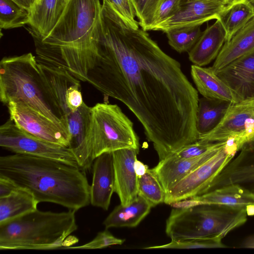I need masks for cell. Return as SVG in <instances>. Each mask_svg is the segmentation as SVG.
<instances>
[{"instance_id":"obj_3","label":"cell","mask_w":254,"mask_h":254,"mask_svg":"<svg viewBox=\"0 0 254 254\" xmlns=\"http://www.w3.org/2000/svg\"><path fill=\"white\" fill-rule=\"evenodd\" d=\"M101 7L100 0H67L50 34L41 38L56 46L60 65L78 73H85L92 67L97 55L93 33Z\"/></svg>"},{"instance_id":"obj_1","label":"cell","mask_w":254,"mask_h":254,"mask_svg":"<svg viewBox=\"0 0 254 254\" xmlns=\"http://www.w3.org/2000/svg\"><path fill=\"white\" fill-rule=\"evenodd\" d=\"M98 56L86 81L123 102L142 124L159 160L198 140V91L180 64L103 0L93 33Z\"/></svg>"},{"instance_id":"obj_28","label":"cell","mask_w":254,"mask_h":254,"mask_svg":"<svg viewBox=\"0 0 254 254\" xmlns=\"http://www.w3.org/2000/svg\"><path fill=\"white\" fill-rule=\"evenodd\" d=\"M91 107L84 102L75 111L66 116L69 136V148L75 157L85 138L90 123Z\"/></svg>"},{"instance_id":"obj_38","label":"cell","mask_w":254,"mask_h":254,"mask_svg":"<svg viewBox=\"0 0 254 254\" xmlns=\"http://www.w3.org/2000/svg\"><path fill=\"white\" fill-rule=\"evenodd\" d=\"M19 188L10 180L0 176V198L10 194Z\"/></svg>"},{"instance_id":"obj_42","label":"cell","mask_w":254,"mask_h":254,"mask_svg":"<svg viewBox=\"0 0 254 254\" xmlns=\"http://www.w3.org/2000/svg\"><path fill=\"white\" fill-rule=\"evenodd\" d=\"M219 0L227 5V4H228L231 3L235 0Z\"/></svg>"},{"instance_id":"obj_16","label":"cell","mask_w":254,"mask_h":254,"mask_svg":"<svg viewBox=\"0 0 254 254\" xmlns=\"http://www.w3.org/2000/svg\"><path fill=\"white\" fill-rule=\"evenodd\" d=\"M138 149L126 148L112 152L115 172V192L121 204L127 205L138 196V177L134 168Z\"/></svg>"},{"instance_id":"obj_23","label":"cell","mask_w":254,"mask_h":254,"mask_svg":"<svg viewBox=\"0 0 254 254\" xmlns=\"http://www.w3.org/2000/svg\"><path fill=\"white\" fill-rule=\"evenodd\" d=\"M194 205L219 204L237 207L254 205V194L237 184L225 186L186 200Z\"/></svg>"},{"instance_id":"obj_5","label":"cell","mask_w":254,"mask_h":254,"mask_svg":"<svg viewBox=\"0 0 254 254\" xmlns=\"http://www.w3.org/2000/svg\"><path fill=\"white\" fill-rule=\"evenodd\" d=\"M75 213L37 209L0 224V250H48L64 246L65 239L77 229Z\"/></svg>"},{"instance_id":"obj_34","label":"cell","mask_w":254,"mask_h":254,"mask_svg":"<svg viewBox=\"0 0 254 254\" xmlns=\"http://www.w3.org/2000/svg\"><path fill=\"white\" fill-rule=\"evenodd\" d=\"M226 142V141L212 142L198 140L183 147L169 156H171L177 158L183 159L194 158L199 156L216 147L221 146Z\"/></svg>"},{"instance_id":"obj_14","label":"cell","mask_w":254,"mask_h":254,"mask_svg":"<svg viewBox=\"0 0 254 254\" xmlns=\"http://www.w3.org/2000/svg\"><path fill=\"white\" fill-rule=\"evenodd\" d=\"M237 184L254 194V142L244 145L213 179L206 191Z\"/></svg>"},{"instance_id":"obj_8","label":"cell","mask_w":254,"mask_h":254,"mask_svg":"<svg viewBox=\"0 0 254 254\" xmlns=\"http://www.w3.org/2000/svg\"><path fill=\"white\" fill-rule=\"evenodd\" d=\"M238 151L235 144L226 141L213 156L170 189L166 192L164 203L176 204L204 193L213 179Z\"/></svg>"},{"instance_id":"obj_27","label":"cell","mask_w":254,"mask_h":254,"mask_svg":"<svg viewBox=\"0 0 254 254\" xmlns=\"http://www.w3.org/2000/svg\"><path fill=\"white\" fill-rule=\"evenodd\" d=\"M231 104L204 97L199 99L196 117L198 136L215 128L224 118Z\"/></svg>"},{"instance_id":"obj_17","label":"cell","mask_w":254,"mask_h":254,"mask_svg":"<svg viewBox=\"0 0 254 254\" xmlns=\"http://www.w3.org/2000/svg\"><path fill=\"white\" fill-rule=\"evenodd\" d=\"M115 172L112 152L103 153L94 160L90 188V202L107 210L115 192Z\"/></svg>"},{"instance_id":"obj_24","label":"cell","mask_w":254,"mask_h":254,"mask_svg":"<svg viewBox=\"0 0 254 254\" xmlns=\"http://www.w3.org/2000/svg\"><path fill=\"white\" fill-rule=\"evenodd\" d=\"M152 206L138 195L130 203L117 206L103 222L106 229L111 228L136 227L149 213Z\"/></svg>"},{"instance_id":"obj_12","label":"cell","mask_w":254,"mask_h":254,"mask_svg":"<svg viewBox=\"0 0 254 254\" xmlns=\"http://www.w3.org/2000/svg\"><path fill=\"white\" fill-rule=\"evenodd\" d=\"M37 62L44 80L66 122V116L83 103L79 80L64 68Z\"/></svg>"},{"instance_id":"obj_22","label":"cell","mask_w":254,"mask_h":254,"mask_svg":"<svg viewBox=\"0 0 254 254\" xmlns=\"http://www.w3.org/2000/svg\"><path fill=\"white\" fill-rule=\"evenodd\" d=\"M191 75L197 91L203 97L232 104L238 101L229 87L209 67L193 64Z\"/></svg>"},{"instance_id":"obj_43","label":"cell","mask_w":254,"mask_h":254,"mask_svg":"<svg viewBox=\"0 0 254 254\" xmlns=\"http://www.w3.org/2000/svg\"><path fill=\"white\" fill-rule=\"evenodd\" d=\"M254 7V0H248Z\"/></svg>"},{"instance_id":"obj_26","label":"cell","mask_w":254,"mask_h":254,"mask_svg":"<svg viewBox=\"0 0 254 254\" xmlns=\"http://www.w3.org/2000/svg\"><path fill=\"white\" fill-rule=\"evenodd\" d=\"M254 17V7L248 0H235L226 5L217 19L226 32L227 41Z\"/></svg>"},{"instance_id":"obj_39","label":"cell","mask_w":254,"mask_h":254,"mask_svg":"<svg viewBox=\"0 0 254 254\" xmlns=\"http://www.w3.org/2000/svg\"><path fill=\"white\" fill-rule=\"evenodd\" d=\"M134 168L135 172L138 178L144 175L149 169L148 167L146 165L137 159H136L134 162Z\"/></svg>"},{"instance_id":"obj_10","label":"cell","mask_w":254,"mask_h":254,"mask_svg":"<svg viewBox=\"0 0 254 254\" xmlns=\"http://www.w3.org/2000/svg\"><path fill=\"white\" fill-rule=\"evenodd\" d=\"M0 146L15 153L50 158L79 167L69 148L47 142L26 132L10 119L0 127Z\"/></svg>"},{"instance_id":"obj_31","label":"cell","mask_w":254,"mask_h":254,"mask_svg":"<svg viewBox=\"0 0 254 254\" xmlns=\"http://www.w3.org/2000/svg\"><path fill=\"white\" fill-rule=\"evenodd\" d=\"M138 195L152 207L164 202L166 191L152 169L138 179Z\"/></svg>"},{"instance_id":"obj_25","label":"cell","mask_w":254,"mask_h":254,"mask_svg":"<svg viewBox=\"0 0 254 254\" xmlns=\"http://www.w3.org/2000/svg\"><path fill=\"white\" fill-rule=\"evenodd\" d=\"M38 203L32 193L19 188L10 194L0 198V224L36 210Z\"/></svg>"},{"instance_id":"obj_15","label":"cell","mask_w":254,"mask_h":254,"mask_svg":"<svg viewBox=\"0 0 254 254\" xmlns=\"http://www.w3.org/2000/svg\"><path fill=\"white\" fill-rule=\"evenodd\" d=\"M215 73L229 87L238 102L254 98V50Z\"/></svg>"},{"instance_id":"obj_6","label":"cell","mask_w":254,"mask_h":254,"mask_svg":"<svg viewBox=\"0 0 254 254\" xmlns=\"http://www.w3.org/2000/svg\"><path fill=\"white\" fill-rule=\"evenodd\" d=\"M126 148L139 149L132 122L117 105L97 103L91 107L86 135L75 155L79 167L89 169L99 155Z\"/></svg>"},{"instance_id":"obj_9","label":"cell","mask_w":254,"mask_h":254,"mask_svg":"<svg viewBox=\"0 0 254 254\" xmlns=\"http://www.w3.org/2000/svg\"><path fill=\"white\" fill-rule=\"evenodd\" d=\"M198 140L212 142L230 140L239 150L244 145L254 142V98L231 104L218 126L199 135Z\"/></svg>"},{"instance_id":"obj_21","label":"cell","mask_w":254,"mask_h":254,"mask_svg":"<svg viewBox=\"0 0 254 254\" xmlns=\"http://www.w3.org/2000/svg\"><path fill=\"white\" fill-rule=\"evenodd\" d=\"M68 0H36L30 9L29 24L43 39L59 21Z\"/></svg>"},{"instance_id":"obj_33","label":"cell","mask_w":254,"mask_h":254,"mask_svg":"<svg viewBox=\"0 0 254 254\" xmlns=\"http://www.w3.org/2000/svg\"><path fill=\"white\" fill-rule=\"evenodd\" d=\"M162 0H131L138 24L142 29L149 30Z\"/></svg>"},{"instance_id":"obj_36","label":"cell","mask_w":254,"mask_h":254,"mask_svg":"<svg viewBox=\"0 0 254 254\" xmlns=\"http://www.w3.org/2000/svg\"><path fill=\"white\" fill-rule=\"evenodd\" d=\"M114 10L130 26L138 29V22L135 20V11L131 0H106Z\"/></svg>"},{"instance_id":"obj_7","label":"cell","mask_w":254,"mask_h":254,"mask_svg":"<svg viewBox=\"0 0 254 254\" xmlns=\"http://www.w3.org/2000/svg\"><path fill=\"white\" fill-rule=\"evenodd\" d=\"M247 207L201 203L173 208L165 232L171 240L220 236L223 238L247 220Z\"/></svg>"},{"instance_id":"obj_13","label":"cell","mask_w":254,"mask_h":254,"mask_svg":"<svg viewBox=\"0 0 254 254\" xmlns=\"http://www.w3.org/2000/svg\"><path fill=\"white\" fill-rule=\"evenodd\" d=\"M226 5L218 0H181L174 15L151 30L165 32L175 28L201 25L211 19H217Z\"/></svg>"},{"instance_id":"obj_20","label":"cell","mask_w":254,"mask_h":254,"mask_svg":"<svg viewBox=\"0 0 254 254\" xmlns=\"http://www.w3.org/2000/svg\"><path fill=\"white\" fill-rule=\"evenodd\" d=\"M254 50V17L224 44L210 67L217 72Z\"/></svg>"},{"instance_id":"obj_4","label":"cell","mask_w":254,"mask_h":254,"mask_svg":"<svg viewBox=\"0 0 254 254\" xmlns=\"http://www.w3.org/2000/svg\"><path fill=\"white\" fill-rule=\"evenodd\" d=\"M0 99L5 105L12 102L26 104L68 133L67 123L44 80L36 57L31 53L1 59Z\"/></svg>"},{"instance_id":"obj_19","label":"cell","mask_w":254,"mask_h":254,"mask_svg":"<svg viewBox=\"0 0 254 254\" xmlns=\"http://www.w3.org/2000/svg\"><path fill=\"white\" fill-rule=\"evenodd\" d=\"M226 32L220 20L207 27L192 49L189 60L195 65L203 66L215 60L226 41Z\"/></svg>"},{"instance_id":"obj_41","label":"cell","mask_w":254,"mask_h":254,"mask_svg":"<svg viewBox=\"0 0 254 254\" xmlns=\"http://www.w3.org/2000/svg\"><path fill=\"white\" fill-rule=\"evenodd\" d=\"M241 247L254 248V235L248 237L243 242Z\"/></svg>"},{"instance_id":"obj_30","label":"cell","mask_w":254,"mask_h":254,"mask_svg":"<svg viewBox=\"0 0 254 254\" xmlns=\"http://www.w3.org/2000/svg\"><path fill=\"white\" fill-rule=\"evenodd\" d=\"M200 26L182 27L166 31L169 45L179 53L189 52L202 34Z\"/></svg>"},{"instance_id":"obj_2","label":"cell","mask_w":254,"mask_h":254,"mask_svg":"<svg viewBox=\"0 0 254 254\" xmlns=\"http://www.w3.org/2000/svg\"><path fill=\"white\" fill-rule=\"evenodd\" d=\"M0 176L29 191L39 203H54L75 211L90 203L84 170L61 161L24 154L1 156Z\"/></svg>"},{"instance_id":"obj_11","label":"cell","mask_w":254,"mask_h":254,"mask_svg":"<svg viewBox=\"0 0 254 254\" xmlns=\"http://www.w3.org/2000/svg\"><path fill=\"white\" fill-rule=\"evenodd\" d=\"M6 106L9 119L21 129L47 142L69 147L68 132L53 121L21 102Z\"/></svg>"},{"instance_id":"obj_32","label":"cell","mask_w":254,"mask_h":254,"mask_svg":"<svg viewBox=\"0 0 254 254\" xmlns=\"http://www.w3.org/2000/svg\"><path fill=\"white\" fill-rule=\"evenodd\" d=\"M223 238L220 236L211 237L203 238L172 240L166 244L151 246L144 248V249H198L225 248L226 246L222 242Z\"/></svg>"},{"instance_id":"obj_40","label":"cell","mask_w":254,"mask_h":254,"mask_svg":"<svg viewBox=\"0 0 254 254\" xmlns=\"http://www.w3.org/2000/svg\"><path fill=\"white\" fill-rule=\"evenodd\" d=\"M19 5L30 10L36 0H13Z\"/></svg>"},{"instance_id":"obj_37","label":"cell","mask_w":254,"mask_h":254,"mask_svg":"<svg viewBox=\"0 0 254 254\" xmlns=\"http://www.w3.org/2000/svg\"><path fill=\"white\" fill-rule=\"evenodd\" d=\"M181 0H162L155 16L152 28L174 15L179 9Z\"/></svg>"},{"instance_id":"obj_29","label":"cell","mask_w":254,"mask_h":254,"mask_svg":"<svg viewBox=\"0 0 254 254\" xmlns=\"http://www.w3.org/2000/svg\"><path fill=\"white\" fill-rule=\"evenodd\" d=\"M30 10L13 0H0V27L7 29L29 24Z\"/></svg>"},{"instance_id":"obj_18","label":"cell","mask_w":254,"mask_h":254,"mask_svg":"<svg viewBox=\"0 0 254 254\" xmlns=\"http://www.w3.org/2000/svg\"><path fill=\"white\" fill-rule=\"evenodd\" d=\"M226 143L194 158L183 159L168 156L159 160L151 169L166 192L178 181L213 156Z\"/></svg>"},{"instance_id":"obj_35","label":"cell","mask_w":254,"mask_h":254,"mask_svg":"<svg viewBox=\"0 0 254 254\" xmlns=\"http://www.w3.org/2000/svg\"><path fill=\"white\" fill-rule=\"evenodd\" d=\"M124 239L113 236L107 230L100 232L90 242L83 245L68 248L70 249H98L114 245H120L125 242Z\"/></svg>"}]
</instances>
